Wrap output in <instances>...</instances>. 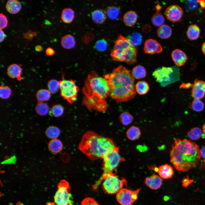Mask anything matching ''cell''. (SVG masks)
I'll return each mask as SVG.
<instances>
[{
    "mask_svg": "<svg viewBox=\"0 0 205 205\" xmlns=\"http://www.w3.org/2000/svg\"><path fill=\"white\" fill-rule=\"evenodd\" d=\"M155 171L158 173L160 177L165 179L171 178L174 174L172 167L167 164L162 165L157 168Z\"/></svg>",
    "mask_w": 205,
    "mask_h": 205,
    "instance_id": "cell-17",
    "label": "cell"
},
{
    "mask_svg": "<svg viewBox=\"0 0 205 205\" xmlns=\"http://www.w3.org/2000/svg\"><path fill=\"white\" fill-rule=\"evenodd\" d=\"M158 36L163 39H167L171 35L172 30L170 26L167 24H163L158 28L157 30Z\"/></svg>",
    "mask_w": 205,
    "mask_h": 205,
    "instance_id": "cell-22",
    "label": "cell"
},
{
    "mask_svg": "<svg viewBox=\"0 0 205 205\" xmlns=\"http://www.w3.org/2000/svg\"><path fill=\"white\" fill-rule=\"evenodd\" d=\"M35 50L38 52L41 51L43 50V48L42 46L39 45H36L35 48Z\"/></svg>",
    "mask_w": 205,
    "mask_h": 205,
    "instance_id": "cell-49",
    "label": "cell"
},
{
    "mask_svg": "<svg viewBox=\"0 0 205 205\" xmlns=\"http://www.w3.org/2000/svg\"><path fill=\"white\" fill-rule=\"evenodd\" d=\"M48 90L51 93H55L60 89V81L54 79L50 80L48 82Z\"/></svg>",
    "mask_w": 205,
    "mask_h": 205,
    "instance_id": "cell-37",
    "label": "cell"
},
{
    "mask_svg": "<svg viewBox=\"0 0 205 205\" xmlns=\"http://www.w3.org/2000/svg\"><path fill=\"white\" fill-rule=\"evenodd\" d=\"M137 18V13L132 10H130L126 12L124 15L123 21L126 25L131 26L135 24Z\"/></svg>",
    "mask_w": 205,
    "mask_h": 205,
    "instance_id": "cell-20",
    "label": "cell"
},
{
    "mask_svg": "<svg viewBox=\"0 0 205 205\" xmlns=\"http://www.w3.org/2000/svg\"><path fill=\"white\" fill-rule=\"evenodd\" d=\"M37 34V32H36L29 30L26 32H23V38L30 41L34 37L36 36Z\"/></svg>",
    "mask_w": 205,
    "mask_h": 205,
    "instance_id": "cell-43",
    "label": "cell"
},
{
    "mask_svg": "<svg viewBox=\"0 0 205 205\" xmlns=\"http://www.w3.org/2000/svg\"><path fill=\"white\" fill-rule=\"evenodd\" d=\"M136 92L140 95L146 94L149 90V86L147 82L144 81H140L135 85Z\"/></svg>",
    "mask_w": 205,
    "mask_h": 205,
    "instance_id": "cell-30",
    "label": "cell"
},
{
    "mask_svg": "<svg viewBox=\"0 0 205 205\" xmlns=\"http://www.w3.org/2000/svg\"><path fill=\"white\" fill-rule=\"evenodd\" d=\"M200 30L196 25L192 24L188 27L187 32V35L190 40H194L197 39L200 36Z\"/></svg>",
    "mask_w": 205,
    "mask_h": 205,
    "instance_id": "cell-25",
    "label": "cell"
},
{
    "mask_svg": "<svg viewBox=\"0 0 205 205\" xmlns=\"http://www.w3.org/2000/svg\"><path fill=\"white\" fill-rule=\"evenodd\" d=\"M106 13L102 9H97L92 13L91 17L93 21L95 23L101 24L103 23L106 19Z\"/></svg>",
    "mask_w": 205,
    "mask_h": 205,
    "instance_id": "cell-21",
    "label": "cell"
},
{
    "mask_svg": "<svg viewBox=\"0 0 205 205\" xmlns=\"http://www.w3.org/2000/svg\"><path fill=\"white\" fill-rule=\"evenodd\" d=\"M109 91L106 80L92 71L88 75L82 89L83 104L91 111H104L107 107L106 99L109 96Z\"/></svg>",
    "mask_w": 205,
    "mask_h": 205,
    "instance_id": "cell-1",
    "label": "cell"
},
{
    "mask_svg": "<svg viewBox=\"0 0 205 205\" xmlns=\"http://www.w3.org/2000/svg\"><path fill=\"white\" fill-rule=\"evenodd\" d=\"M22 5L20 2L17 0H9L6 5L7 11L11 14H16L20 10Z\"/></svg>",
    "mask_w": 205,
    "mask_h": 205,
    "instance_id": "cell-19",
    "label": "cell"
},
{
    "mask_svg": "<svg viewBox=\"0 0 205 205\" xmlns=\"http://www.w3.org/2000/svg\"><path fill=\"white\" fill-rule=\"evenodd\" d=\"M8 20L6 16L3 13L0 14V29L2 30L8 26Z\"/></svg>",
    "mask_w": 205,
    "mask_h": 205,
    "instance_id": "cell-44",
    "label": "cell"
},
{
    "mask_svg": "<svg viewBox=\"0 0 205 205\" xmlns=\"http://www.w3.org/2000/svg\"><path fill=\"white\" fill-rule=\"evenodd\" d=\"M46 133L47 136L49 138L53 139H57L60 134V130L58 127L50 126L46 130Z\"/></svg>",
    "mask_w": 205,
    "mask_h": 205,
    "instance_id": "cell-36",
    "label": "cell"
},
{
    "mask_svg": "<svg viewBox=\"0 0 205 205\" xmlns=\"http://www.w3.org/2000/svg\"><path fill=\"white\" fill-rule=\"evenodd\" d=\"M204 134L202 130L199 127L192 128L187 133L188 137L193 140H197L203 138Z\"/></svg>",
    "mask_w": 205,
    "mask_h": 205,
    "instance_id": "cell-28",
    "label": "cell"
},
{
    "mask_svg": "<svg viewBox=\"0 0 205 205\" xmlns=\"http://www.w3.org/2000/svg\"><path fill=\"white\" fill-rule=\"evenodd\" d=\"M63 144L61 141L57 139H53L48 144V148L50 150L54 153L60 152L62 150Z\"/></svg>",
    "mask_w": 205,
    "mask_h": 205,
    "instance_id": "cell-26",
    "label": "cell"
},
{
    "mask_svg": "<svg viewBox=\"0 0 205 205\" xmlns=\"http://www.w3.org/2000/svg\"><path fill=\"white\" fill-rule=\"evenodd\" d=\"M145 183V184L150 188L156 190L161 187L162 184V181L160 177L153 174L146 178Z\"/></svg>",
    "mask_w": 205,
    "mask_h": 205,
    "instance_id": "cell-16",
    "label": "cell"
},
{
    "mask_svg": "<svg viewBox=\"0 0 205 205\" xmlns=\"http://www.w3.org/2000/svg\"><path fill=\"white\" fill-rule=\"evenodd\" d=\"M171 56L175 64L179 66L184 65L188 60L185 54L179 49L175 50L172 52Z\"/></svg>",
    "mask_w": 205,
    "mask_h": 205,
    "instance_id": "cell-15",
    "label": "cell"
},
{
    "mask_svg": "<svg viewBox=\"0 0 205 205\" xmlns=\"http://www.w3.org/2000/svg\"><path fill=\"white\" fill-rule=\"evenodd\" d=\"M126 134L129 139L131 140H134L140 137L141 135V132L138 127L132 126L127 130Z\"/></svg>",
    "mask_w": 205,
    "mask_h": 205,
    "instance_id": "cell-29",
    "label": "cell"
},
{
    "mask_svg": "<svg viewBox=\"0 0 205 205\" xmlns=\"http://www.w3.org/2000/svg\"><path fill=\"white\" fill-rule=\"evenodd\" d=\"M205 95V82L196 79L192 85L191 96L194 99H200Z\"/></svg>",
    "mask_w": 205,
    "mask_h": 205,
    "instance_id": "cell-14",
    "label": "cell"
},
{
    "mask_svg": "<svg viewBox=\"0 0 205 205\" xmlns=\"http://www.w3.org/2000/svg\"><path fill=\"white\" fill-rule=\"evenodd\" d=\"M173 72L172 68L162 67L155 70L152 75L161 86L165 87L171 83V75Z\"/></svg>",
    "mask_w": 205,
    "mask_h": 205,
    "instance_id": "cell-11",
    "label": "cell"
},
{
    "mask_svg": "<svg viewBox=\"0 0 205 205\" xmlns=\"http://www.w3.org/2000/svg\"><path fill=\"white\" fill-rule=\"evenodd\" d=\"M162 50L161 45L155 40L149 38L144 42V50L146 54H152L160 53Z\"/></svg>",
    "mask_w": 205,
    "mask_h": 205,
    "instance_id": "cell-13",
    "label": "cell"
},
{
    "mask_svg": "<svg viewBox=\"0 0 205 205\" xmlns=\"http://www.w3.org/2000/svg\"><path fill=\"white\" fill-rule=\"evenodd\" d=\"M140 190V188L135 190L122 188L116 194V200L121 205H132L137 199Z\"/></svg>",
    "mask_w": 205,
    "mask_h": 205,
    "instance_id": "cell-10",
    "label": "cell"
},
{
    "mask_svg": "<svg viewBox=\"0 0 205 205\" xmlns=\"http://www.w3.org/2000/svg\"><path fill=\"white\" fill-rule=\"evenodd\" d=\"M102 159V169L103 172L99 180L108 174H116V169L119 164L125 161V159L120 155L119 148L117 147L108 152Z\"/></svg>",
    "mask_w": 205,
    "mask_h": 205,
    "instance_id": "cell-6",
    "label": "cell"
},
{
    "mask_svg": "<svg viewBox=\"0 0 205 205\" xmlns=\"http://www.w3.org/2000/svg\"><path fill=\"white\" fill-rule=\"evenodd\" d=\"M22 73V70L20 66L19 65L13 63L9 65L7 68V73L8 76L12 78H17L18 80H20V76Z\"/></svg>",
    "mask_w": 205,
    "mask_h": 205,
    "instance_id": "cell-18",
    "label": "cell"
},
{
    "mask_svg": "<svg viewBox=\"0 0 205 205\" xmlns=\"http://www.w3.org/2000/svg\"><path fill=\"white\" fill-rule=\"evenodd\" d=\"M119 118L122 123L125 126L131 124L133 120L132 115L127 112L122 113L120 116Z\"/></svg>",
    "mask_w": 205,
    "mask_h": 205,
    "instance_id": "cell-38",
    "label": "cell"
},
{
    "mask_svg": "<svg viewBox=\"0 0 205 205\" xmlns=\"http://www.w3.org/2000/svg\"><path fill=\"white\" fill-rule=\"evenodd\" d=\"M51 93L48 90L40 89L36 93L37 99L38 102H43L48 101L50 98Z\"/></svg>",
    "mask_w": 205,
    "mask_h": 205,
    "instance_id": "cell-31",
    "label": "cell"
},
{
    "mask_svg": "<svg viewBox=\"0 0 205 205\" xmlns=\"http://www.w3.org/2000/svg\"><path fill=\"white\" fill-rule=\"evenodd\" d=\"M116 174L113 173L108 174L98 181V183L100 184L103 181L102 187L105 193L111 194H117L123 188L124 186H127L126 179L118 177Z\"/></svg>",
    "mask_w": 205,
    "mask_h": 205,
    "instance_id": "cell-7",
    "label": "cell"
},
{
    "mask_svg": "<svg viewBox=\"0 0 205 205\" xmlns=\"http://www.w3.org/2000/svg\"><path fill=\"white\" fill-rule=\"evenodd\" d=\"M131 74L134 79H139L144 78L146 75V72L143 66L138 65L133 68Z\"/></svg>",
    "mask_w": 205,
    "mask_h": 205,
    "instance_id": "cell-27",
    "label": "cell"
},
{
    "mask_svg": "<svg viewBox=\"0 0 205 205\" xmlns=\"http://www.w3.org/2000/svg\"><path fill=\"white\" fill-rule=\"evenodd\" d=\"M202 50L203 53L205 55V42L202 45Z\"/></svg>",
    "mask_w": 205,
    "mask_h": 205,
    "instance_id": "cell-51",
    "label": "cell"
},
{
    "mask_svg": "<svg viewBox=\"0 0 205 205\" xmlns=\"http://www.w3.org/2000/svg\"><path fill=\"white\" fill-rule=\"evenodd\" d=\"M35 110L38 114L44 116L48 113L49 110V106L45 103L38 102L36 106Z\"/></svg>",
    "mask_w": 205,
    "mask_h": 205,
    "instance_id": "cell-34",
    "label": "cell"
},
{
    "mask_svg": "<svg viewBox=\"0 0 205 205\" xmlns=\"http://www.w3.org/2000/svg\"><path fill=\"white\" fill-rule=\"evenodd\" d=\"M164 18L159 11H157L151 18V22L154 26H159L164 22Z\"/></svg>",
    "mask_w": 205,
    "mask_h": 205,
    "instance_id": "cell-32",
    "label": "cell"
},
{
    "mask_svg": "<svg viewBox=\"0 0 205 205\" xmlns=\"http://www.w3.org/2000/svg\"><path fill=\"white\" fill-rule=\"evenodd\" d=\"M12 93L11 88L8 86L1 85L0 88V96L3 99L9 98Z\"/></svg>",
    "mask_w": 205,
    "mask_h": 205,
    "instance_id": "cell-39",
    "label": "cell"
},
{
    "mask_svg": "<svg viewBox=\"0 0 205 205\" xmlns=\"http://www.w3.org/2000/svg\"><path fill=\"white\" fill-rule=\"evenodd\" d=\"M46 53L47 55L50 56H52L54 54L55 52L52 48L50 47H48L46 49Z\"/></svg>",
    "mask_w": 205,
    "mask_h": 205,
    "instance_id": "cell-46",
    "label": "cell"
},
{
    "mask_svg": "<svg viewBox=\"0 0 205 205\" xmlns=\"http://www.w3.org/2000/svg\"><path fill=\"white\" fill-rule=\"evenodd\" d=\"M74 17V12L72 9L70 8H65L62 11L61 19L64 23H69L72 22Z\"/></svg>",
    "mask_w": 205,
    "mask_h": 205,
    "instance_id": "cell-23",
    "label": "cell"
},
{
    "mask_svg": "<svg viewBox=\"0 0 205 205\" xmlns=\"http://www.w3.org/2000/svg\"><path fill=\"white\" fill-rule=\"evenodd\" d=\"M81 205H100L93 198L91 197L85 198L82 201Z\"/></svg>",
    "mask_w": 205,
    "mask_h": 205,
    "instance_id": "cell-45",
    "label": "cell"
},
{
    "mask_svg": "<svg viewBox=\"0 0 205 205\" xmlns=\"http://www.w3.org/2000/svg\"><path fill=\"white\" fill-rule=\"evenodd\" d=\"M128 39L132 45L135 47L140 45L142 41L141 34L136 32H133L131 34Z\"/></svg>",
    "mask_w": 205,
    "mask_h": 205,
    "instance_id": "cell-33",
    "label": "cell"
},
{
    "mask_svg": "<svg viewBox=\"0 0 205 205\" xmlns=\"http://www.w3.org/2000/svg\"><path fill=\"white\" fill-rule=\"evenodd\" d=\"M104 77L108 83L109 96L116 102H127L136 96L135 79L124 67L119 66Z\"/></svg>",
    "mask_w": 205,
    "mask_h": 205,
    "instance_id": "cell-2",
    "label": "cell"
},
{
    "mask_svg": "<svg viewBox=\"0 0 205 205\" xmlns=\"http://www.w3.org/2000/svg\"><path fill=\"white\" fill-rule=\"evenodd\" d=\"M61 44L64 48L70 49L75 46V41L74 37L70 34L66 35L61 39Z\"/></svg>",
    "mask_w": 205,
    "mask_h": 205,
    "instance_id": "cell-24",
    "label": "cell"
},
{
    "mask_svg": "<svg viewBox=\"0 0 205 205\" xmlns=\"http://www.w3.org/2000/svg\"><path fill=\"white\" fill-rule=\"evenodd\" d=\"M96 48L100 51H103L106 50L108 44L106 41L104 40H100L96 43Z\"/></svg>",
    "mask_w": 205,
    "mask_h": 205,
    "instance_id": "cell-42",
    "label": "cell"
},
{
    "mask_svg": "<svg viewBox=\"0 0 205 205\" xmlns=\"http://www.w3.org/2000/svg\"><path fill=\"white\" fill-rule=\"evenodd\" d=\"M201 157L198 146L190 140L176 139L172 145L171 163L178 171L187 172L195 168Z\"/></svg>",
    "mask_w": 205,
    "mask_h": 205,
    "instance_id": "cell-3",
    "label": "cell"
},
{
    "mask_svg": "<svg viewBox=\"0 0 205 205\" xmlns=\"http://www.w3.org/2000/svg\"><path fill=\"white\" fill-rule=\"evenodd\" d=\"M191 107L194 111L200 112L204 109V104L200 99H194L192 102Z\"/></svg>",
    "mask_w": 205,
    "mask_h": 205,
    "instance_id": "cell-40",
    "label": "cell"
},
{
    "mask_svg": "<svg viewBox=\"0 0 205 205\" xmlns=\"http://www.w3.org/2000/svg\"><path fill=\"white\" fill-rule=\"evenodd\" d=\"M198 1L199 2L200 6L202 8H204L205 7V1L204 0H200Z\"/></svg>",
    "mask_w": 205,
    "mask_h": 205,
    "instance_id": "cell-50",
    "label": "cell"
},
{
    "mask_svg": "<svg viewBox=\"0 0 205 205\" xmlns=\"http://www.w3.org/2000/svg\"><path fill=\"white\" fill-rule=\"evenodd\" d=\"M137 53L136 48L132 45L128 38L120 34L114 43L110 55L114 60L132 64L137 62Z\"/></svg>",
    "mask_w": 205,
    "mask_h": 205,
    "instance_id": "cell-5",
    "label": "cell"
},
{
    "mask_svg": "<svg viewBox=\"0 0 205 205\" xmlns=\"http://www.w3.org/2000/svg\"><path fill=\"white\" fill-rule=\"evenodd\" d=\"M201 156L205 159V146L202 147L200 149Z\"/></svg>",
    "mask_w": 205,
    "mask_h": 205,
    "instance_id": "cell-48",
    "label": "cell"
},
{
    "mask_svg": "<svg viewBox=\"0 0 205 205\" xmlns=\"http://www.w3.org/2000/svg\"><path fill=\"white\" fill-rule=\"evenodd\" d=\"M119 9L114 6L108 7L106 10V13L108 17L112 20L117 19L120 14Z\"/></svg>",
    "mask_w": 205,
    "mask_h": 205,
    "instance_id": "cell-35",
    "label": "cell"
},
{
    "mask_svg": "<svg viewBox=\"0 0 205 205\" xmlns=\"http://www.w3.org/2000/svg\"><path fill=\"white\" fill-rule=\"evenodd\" d=\"M0 42H2L4 40L5 37L6 35L5 34L4 31L2 30H0Z\"/></svg>",
    "mask_w": 205,
    "mask_h": 205,
    "instance_id": "cell-47",
    "label": "cell"
},
{
    "mask_svg": "<svg viewBox=\"0 0 205 205\" xmlns=\"http://www.w3.org/2000/svg\"><path fill=\"white\" fill-rule=\"evenodd\" d=\"M202 129L203 132L204 134L205 135V123L203 125Z\"/></svg>",
    "mask_w": 205,
    "mask_h": 205,
    "instance_id": "cell-52",
    "label": "cell"
},
{
    "mask_svg": "<svg viewBox=\"0 0 205 205\" xmlns=\"http://www.w3.org/2000/svg\"><path fill=\"white\" fill-rule=\"evenodd\" d=\"M116 147L112 139L89 130L83 135L78 148L89 159L95 160L102 159Z\"/></svg>",
    "mask_w": 205,
    "mask_h": 205,
    "instance_id": "cell-4",
    "label": "cell"
},
{
    "mask_svg": "<svg viewBox=\"0 0 205 205\" xmlns=\"http://www.w3.org/2000/svg\"><path fill=\"white\" fill-rule=\"evenodd\" d=\"M61 96L70 104H73L77 99L79 90L75 81L73 80H65L60 81Z\"/></svg>",
    "mask_w": 205,
    "mask_h": 205,
    "instance_id": "cell-9",
    "label": "cell"
},
{
    "mask_svg": "<svg viewBox=\"0 0 205 205\" xmlns=\"http://www.w3.org/2000/svg\"><path fill=\"white\" fill-rule=\"evenodd\" d=\"M165 15L170 21L176 22L180 20L183 15L181 8L179 5H173L168 7L165 11Z\"/></svg>",
    "mask_w": 205,
    "mask_h": 205,
    "instance_id": "cell-12",
    "label": "cell"
},
{
    "mask_svg": "<svg viewBox=\"0 0 205 205\" xmlns=\"http://www.w3.org/2000/svg\"><path fill=\"white\" fill-rule=\"evenodd\" d=\"M70 190L71 187L67 181L63 180L60 182L54 197L56 205H74Z\"/></svg>",
    "mask_w": 205,
    "mask_h": 205,
    "instance_id": "cell-8",
    "label": "cell"
},
{
    "mask_svg": "<svg viewBox=\"0 0 205 205\" xmlns=\"http://www.w3.org/2000/svg\"><path fill=\"white\" fill-rule=\"evenodd\" d=\"M64 109L62 105L60 104H56L52 107L51 112L53 116L58 117L63 114Z\"/></svg>",
    "mask_w": 205,
    "mask_h": 205,
    "instance_id": "cell-41",
    "label": "cell"
}]
</instances>
